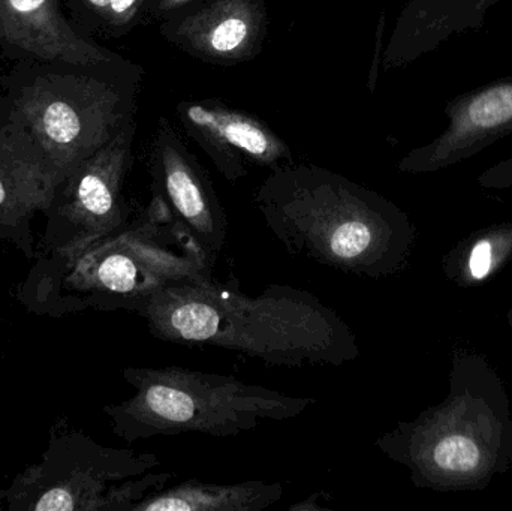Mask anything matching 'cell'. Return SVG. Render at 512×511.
Listing matches in <instances>:
<instances>
[{
	"label": "cell",
	"mask_w": 512,
	"mask_h": 511,
	"mask_svg": "<svg viewBox=\"0 0 512 511\" xmlns=\"http://www.w3.org/2000/svg\"><path fill=\"white\" fill-rule=\"evenodd\" d=\"M132 312L159 341L215 347L268 366L340 368L360 354L348 323L310 291L270 284L258 296L236 276L179 282L141 300Z\"/></svg>",
	"instance_id": "1"
},
{
	"label": "cell",
	"mask_w": 512,
	"mask_h": 511,
	"mask_svg": "<svg viewBox=\"0 0 512 511\" xmlns=\"http://www.w3.org/2000/svg\"><path fill=\"white\" fill-rule=\"evenodd\" d=\"M254 204L289 254L366 278L397 264L399 212L343 174L312 164L283 165L256 188Z\"/></svg>",
	"instance_id": "2"
},
{
	"label": "cell",
	"mask_w": 512,
	"mask_h": 511,
	"mask_svg": "<svg viewBox=\"0 0 512 511\" xmlns=\"http://www.w3.org/2000/svg\"><path fill=\"white\" fill-rule=\"evenodd\" d=\"M144 69L24 60L0 78L2 93L41 146L62 183L137 119Z\"/></svg>",
	"instance_id": "3"
},
{
	"label": "cell",
	"mask_w": 512,
	"mask_h": 511,
	"mask_svg": "<svg viewBox=\"0 0 512 511\" xmlns=\"http://www.w3.org/2000/svg\"><path fill=\"white\" fill-rule=\"evenodd\" d=\"M123 378L134 395L107 405L104 413L114 434L129 444L183 434L234 438L267 422L295 419L315 404L231 375L180 366L126 368Z\"/></svg>",
	"instance_id": "4"
},
{
	"label": "cell",
	"mask_w": 512,
	"mask_h": 511,
	"mask_svg": "<svg viewBox=\"0 0 512 511\" xmlns=\"http://www.w3.org/2000/svg\"><path fill=\"white\" fill-rule=\"evenodd\" d=\"M215 261L152 192L149 204L123 230L63 261V284L86 294L83 309L132 311L170 285L212 278Z\"/></svg>",
	"instance_id": "5"
},
{
	"label": "cell",
	"mask_w": 512,
	"mask_h": 511,
	"mask_svg": "<svg viewBox=\"0 0 512 511\" xmlns=\"http://www.w3.org/2000/svg\"><path fill=\"white\" fill-rule=\"evenodd\" d=\"M161 467L153 453L111 449L81 432H51L41 462L0 494L12 511H113L117 483Z\"/></svg>",
	"instance_id": "6"
},
{
	"label": "cell",
	"mask_w": 512,
	"mask_h": 511,
	"mask_svg": "<svg viewBox=\"0 0 512 511\" xmlns=\"http://www.w3.org/2000/svg\"><path fill=\"white\" fill-rule=\"evenodd\" d=\"M137 119L87 158L56 189L45 239L60 260H71L93 243L113 236L131 222L125 183L134 165Z\"/></svg>",
	"instance_id": "7"
},
{
	"label": "cell",
	"mask_w": 512,
	"mask_h": 511,
	"mask_svg": "<svg viewBox=\"0 0 512 511\" xmlns=\"http://www.w3.org/2000/svg\"><path fill=\"white\" fill-rule=\"evenodd\" d=\"M59 177L5 93H0V239L29 260L32 219L53 203Z\"/></svg>",
	"instance_id": "8"
},
{
	"label": "cell",
	"mask_w": 512,
	"mask_h": 511,
	"mask_svg": "<svg viewBox=\"0 0 512 511\" xmlns=\"http://www.w3.org/2000/svg\"><path fill=\"white\" fill-rule=\"evenodd\" d=\"M152 192L161 195L180 224L218 258L227 243V213L197 156L167 117H159L147 153Z\"/></svg>",
	"instance_id": "9"
},
{
	"label": "cell",
	"mask_w": 512,
	"mask_h": 511,
	"mask_svg": "<svg viewBox=\"0 0 512 511\" xmlns=\"http://www.w3.org/2000/svg\"><path fill=\"white\" fill-rule=\"evenodd\" d=\"M176 114L185 134L227 182L245 179L248 165L273 171L294 162L291 147L267 123L221 99H183Z\"/></svg>",
	"instance_id": "10"
},
{
	"label": "cell",
	"mask_w": 512,
	"mask_h": 511,
	"mask_svg": "<svg viewBox=\"0 0 512 511\" xmlns=\"http://www.w3.org/2000/svg\"><path fill=\"white\" fill-rule=\"evenodd\" d=\"M270 29L265 0H197L159 21L168 44L192 59L216 66L251 62Z\"/></svg>",
	"instance_id": "11"
},
{
	"label": "cell",
	"mask_w": 512,
	"mask_h": 511,
	"mask_svg": "<svg viewBox=\"0 0 512 511\" xmlns=\"http://www.w3.org/2000/svg\"><path fill=\"white\" fill-rule=\"evenodd\" d=\"M444 113L447 128L426 146L411 150L400 162V171L438 170L512 134V75L454 96Z\"/></svg>",
	"instance_id": "12"
},
{
	"label": "cell",
	"mask_w": 512,
	"mask_h": 511,
	"mask_svg": "<svg viewBox=\"0 0 512 511\" xmlns=\"http://www.w3.org/2000/svg\"><path fill=\"white\" fill-rule=\"evenodd\" d=\"M0 57L17 63H120L126 57L87 39L72 26L63 0H0Z\"/></svg>",
	"instance_id": "13"
},
{
	"label": "cell",
	"mask_w": 512,
	"mask_h": 511,
	"mask_svg": "<svg viewBox=\"0 0 512 511\" xmlns=\"http://www.w3.org/2000/svg\"><path fill=\"white\" fill-rule=\"evenodd\" d=\"M505 0H409L384 51L385 69L409 65L460 33L483 27L487 12Z\"/></svg>",
	"instance_id": "14"
},
{
	"label": "cell",
	"mask_w": 512,
	"mask_h": 511,
	"mask_svg": "<svg viewBox=\"0 0 512 511\" xmlns=\"http://www.w3.org/2000/svg\"><path fill=\"white\" fill-rule=\"evenodd\" d=\"M282 497V483L216 485L191 479L147 495L132 511H264Z\"/></svg>",
	"instance_id": "15"
},
{
	"label": "cell",
	"mask_w": 512,
	"mask_h": 511,
	"mask_svg": "<svg viewBox=\"0 0 512 511\" xmlns=\"http://www.w3.org/2000/svg\"><path fill=\"white\" fill-rule=\"evenodd\" d=\"M152 0H63L69 21L87 39H120L149 23Z\"/></svg>",
	"instance_id": "16"
},
{
	"label": "cell",
	"mask_w": 512,
	"mask_h": 511,
	"mask_svg": "<svg viewBox=\"0 0 512 511\" xmlns=\"http://www.w3.org/2000/svg\"><path fill=\"white\" fill-rule=\"evenodd\" d=\"M436 467L450 473H469L480 464V449L465 437H447L436 444L432 453Z\"/></svg>",
	"instance_id": "17"
},
{
	"label": "cell",
	"mask_w": 512,
	"mask_h": 511,
	"mask_svg": "<svg viewBox=\"0 0 512 511\" xmlns=\"http://www.w3.org/2000/svg\"><path fill=\"white\" fill-rule=\"evenodd\" d=\"M492 245L487 240L477 243L469 260V269L475 279H484L492 269Z\"/></svg>",
	"instance_id": "18"
},
{
	"label": "cell",
	"mask_w": 512,
	"mask_h": 511,
	"mask_svg": "<svg viewBox=\"0 0 512 511\" xmlns=\"http://www.w3.org/2000/svg\"><path fill=\"white\" fill-rule=\"evenodd\" d=\"M195 2L197 0H152L149 5V21H158L159 23Z\"/></svg>",
	"instance_id": "19"
},
{
	"label": "cell",
	"mask_w": 512,
	"mask_h": 511,
	"mask_svg": "<svg viewBox=\"0 0 512 511\" xmlns=\"http://www.w3.org/2000/svg\"><path fill=\"white\" fill-rule=\"evenodd\" d=\"M384 21L385 15L382 14L378 26V39H376L375 57H373L372 68H370L369 81H367V87H369V90L372 93L375 92L376 78H378V65L379 62H382V60L379 59V51H381L382 33H384Z\"/></svg>",
	"instance_id": "20"
},
{
	"label": "cell",
	"mask_w": 512,
	"mask_h": 511,
	"mask_svg": "<svg viewBox=\"0 0 512 511\" xmlns=\"http://www.w3.org/2000/svg\"><path fill=\"white\" fill-rule=\"evenodd\" d=\"M324 497L322 492H318V494H313L312 497L306 498V500L298 501V503L292 504L289 507V511H327V506H322L319 504V498Z\"/></svg>",
	"instance_id": "21"
},
{
	"label": "cell",
	"mask_w": 512,
	"mask_h": 511,
	"mask_svg": "<svg viewBox=\"0 0 512 511\" xmlns=\"http://www.w3.org/2000/svg\"><path fill=\"white\" fill-rule=\"evenodd\" d=\"M487 176L490 179H510L512 180V158L508 159V161L502 162L499 167H496L495 170L489 171Z\"/></svg>",
	"instance_id": "22"
}]
</instances>
